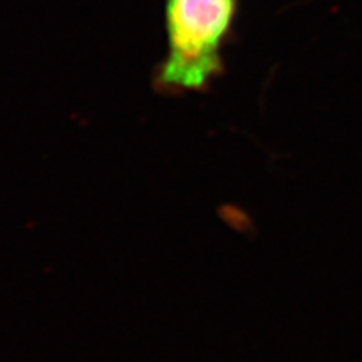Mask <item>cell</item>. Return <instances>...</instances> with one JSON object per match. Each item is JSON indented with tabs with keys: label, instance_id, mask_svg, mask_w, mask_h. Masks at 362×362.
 Segmentation results:
<instances>
[{
	"label": "cell",
	"instance_id": "obj_1",
	"mask_svg": "<svg viewBox=\"0 0 362 362\" xmlns=\"http://www.w3.org/2000/svg\"><path fill=\"white\" fill-rule=\"evenodd\" d=\"M238 13V0H166V54L156 89L202 93L225 72L223 52Z\"/></svg>",
	"mask_w": 362,
	"mask_h": 362
}]
</instances>
